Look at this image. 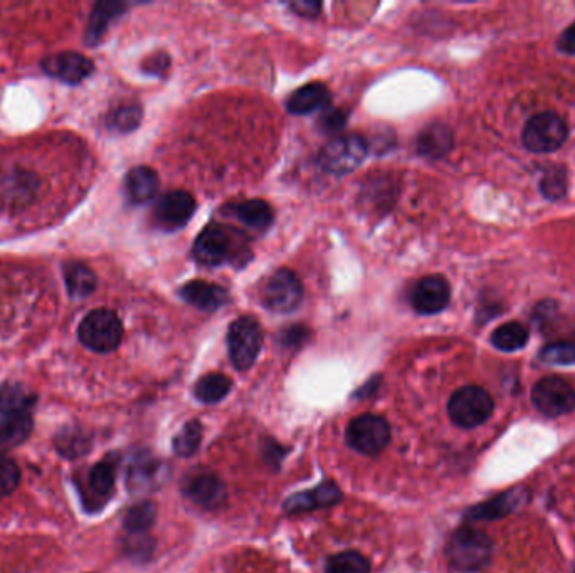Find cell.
Instances as JSON below:
<instances>
[{"instance_id": "ab89813d", "label": "cell", "mask_w": 575, "mask_h": 573, "mask_svg": "<svg viewBox=\"0 0 575 573\" xmlns=\"http://www.w3.org/2000/svg\"><path fill=\"white\" fill-rule=\"evenodd\" d=\"M291 11L298 14L301 17H310V19H315V17L322 11V4L318 2H310V0H300V2H291Z\"/></svg>"}, {"instance_id": "ba28073f", "label": "cell", "mask_w": 575, "mask_h": 573, "mask_svg": "<svg viewBox=\"0 0 575 573\" xmlns=\"http://www.w3.org/2000/svg\"><path fill=\"white\" fill-rule=\"evenodd\" d=\"M535 409L545 417H560L575 409V390L560 377H545L532 390Z\"/></svg>"}, {"instance_id": "f35d334b", "label": "cell", "mask_w": 575, "mask_h": 573, "mask_svg": "<svg viewBox=\"0 0 575 573\" xmlns=\"http://www.w3.org/2000/svg\"><path fill=\"white\" fill-rule=\"evenodd\" d=\"M564 174H549L542 182V190L549 199H559L565 192Z\"/></svg>"}, {"instance_id": "603a6c76", "label": "cell", "mask_w": 575, "mask_h": 573, "mask_svg": "<svg viewBox=\"0 0 575 573\" xmlns=\"http://www.w3.org/2000/svg\"><path fill=\"white\" fill-rule=\"evenodd\" d=\"M125 9H127V6L120 4V2H100V4H96L95 11L91 14L90 24H88V32H86L88 43H98L108 26H110L111 21H115Z\"/></svg>"}, {"instance_id": "4fadbf2b", "label": "cell", "mask_w": 575, "mask_h": 573, "mask_svg": "<svg viewBox=\"0 0 575 573\" xmlns=\"http://www.w3.org/2000/svg\"><path fill=\"white\" fill-rule=\"evenodd\" d=\"M39 179L32 172L12 169L0 177V202L6 206L22 207L39 194Z\"/></svg>"}, {"instance_id": "ee69618b", "label": "cell", "mask_w": 575, "mask_h": 573, "mask_svg": "<svg viewBox=\"0 0 575 573\" xmlns=\"http://www.w3.org/2000/svg\"><path fill=\"white\" fill-rule=\"evenodd\" d=\"M572 573H575V565H574V570H572Z\"/></svg>"}, {"instance_id": "9a60e30c", "label": "cell", "mask_w": 575, "mask_h": 573, "mask_svg": "<svg viewBox=\"0 0 575 573\" xmlns=\"http://www.w3.org/2000/svg\"><path fill=\"white\" fill-rule=\"evenodd\" d=\"M528 500V491L523 488L510 489L502 495L495 496L491 500L473 506L466 511V518L471 521H491L500 520L505 516L512 515L520 506L525 505Z\"/></svg>"}, {"instance_id": "484cf974", "label": "cell", "mask_w": 575, "mask_h": 573, "mask_svg": "<svg viewBox=\"0 0 575 573\" xmlns=\"http://www.w3.org/2000/svg\"><path fill=\"white\" fill-rule=\"evenodd\" d=\"M528 337L530 333H528L527 326L518 321H512V323H505L500 328H496L491 335V343L493 347L502 352H517L527 345Z\"/></svg>"}, {"instance_id": "7402d4cb", "label": "cell", "mask_w": 575, "mask_h": 573, "mask_svg": "<svg viewBox=\"0 0 575 573\" xmlns=\"http://www.w3.org/2000/svg\"><path fill=\"white\" fill-rule=\"evenodd\" d=\"M233 214L238 221L243 222L244 226L253 229V231H266L275 221V214H273L270 204L259 199L246 200V202L234 206Z\"/></svg>"}, {"instance_id": "5bb4252c", "label": "cell", "mask_w": 575, "mask_h": 573, "mask_svg": "<svg viewBox=\"0 0 575 573\" xmlns=\"http://www.w3.org/2000/svg\"><path fill=\"white\" fill-rule=\"evenodd\" d=\"M43 69L49 76L61 79L68 85H78L93 73L91 59L78 53H59L44 59Z\"/></svg>"}, {"instance_id": "e575fe53", "label": "cell", "mask_w": 575, "mask_h": 573, "mask_svg": "<svg viewBox=\"0 0 575 573\" xmlns=\"http://www.w3.org/2000/svg\"><path fill=\"white\" fill-rule=\"evenodd\" d=\"M88 444H90L88 437L83 436L80 431H71V429L59 434L58 439H56L59 453L66 458H76V456L86 453Z\"/></svg>"}, {"instance_id": "d6986e66", "label": "cell", "mask_w": 575, "mask_h": 573, "mask_svg": "<svg viewBox=\"0 0 575 573\" xmlns=\"http://www.w3.org/2000/svg\"><path fill=\"white\" fill-rule=\"evenodd\" d=\"M330 103V91L323 83H310L296 90L286 101V110L293 115H308Z\"/></svg>"}, {"instance_id": "6da1fadb", "label": "cell", "mask_w": 575, "mask_h": 573, "mask_svg": "<svg viewBox=\"0 0 575 573\" xmlns=\"http://www.w3.org/2000/svg\"><path fill=\"white\" fill-rule=\"evenodd\" d=\"M493 543L485 531L459 528L449 538L446 558L454 570L461 573L480 572L490 563Z\"/></svg>"}, {"instance_id": "52a82bcc", "label": "cell", "mask_w": 575, "mask_h": 573, "mask_svg": "<svg viewBox=\"0 0 575 573\" xmlns=\"http://www.w3.org/2000/svg\"><path fill=\"white\" fill-rule=\"evenodd\" d=\"M261 295L266 308L275 313H291L303 300V286L293 271L278 269L264 283Z\"/></svg>"}, {"instance_id": "836d02e7", "label": "cell", "mask_w": 575, "mask_h": 573, "mask_svg": "<svg viewBox=\"0 0 575 573\" xmlns=\"http://www.w3.org/2000/svg\"><path fill=\"white\" fill-rule=\"evenodd\" d=\"M157 473H159V463L155 459L142 456L130 468V483L135 488H145L153 483V479L157 478Z\"/></svg>"}, {"instance_id": "d6a6232c", "label": "cell", "mask_w": 575, "mask_h": 573, "mask_svg": "<svg viewBox=\"0 0 575 573\" xmlns=\"http://www.w3.org/2000/svg\"><path fill=\"white\" fill-rule=\"evenodd\" d=\"M540 360L549 365H572L575 363V340H559L545 345Z\"/></svg>"}, {"instance_id": "d590c367", "label": "cell", "mask_w": 575, "mask_h": 573, "mask_svg": "<svg viewBox=\"0 0 575 573\" xmlns=\"http://www.w3.org/2000/svg\"><path fill=\"white\" fill-rule=\"evenodd\" d=\"M19 483H21V469L16 461L0 456V498L12 495Z\"/></svg>"}, {"instance_id": "83f0119b", "label": "cell", "mask_w": 575, "mask_h": 573, "mask_svg": "<svg viewBox=\"0 0 575 573\" xmlns=\"http://www.w3.org/2000/svg\"><path fill=\"white\" fill-rule=\"evenodd\" d=\"M233 387V382L229 377L222 374H209L202 377L196 385L197 399L206 402V404H214L219 400L224 399L229 390Z\"/></svg>"}, {"instance_id": "4dcf8cb0", "label": "cell", "mask_w": 575, "mask_h": 573, "mask_svg": "<svg viewBox=\"0 0 575 573\" xmlns=\"http://www.w3.org/2000/svg\"><path fill=\"white\" fill-rule=\"evenodd\" d=\"M115 478H117L115 464L110 463V461H101V463L96 464L90 473L91 493L100 496V498L110 496L111 491L115 488Z\"/></svg>"}, {"instance_id": "60d3db41", "label": "cell", "mask_w": 575, "mask_h": 573, "mask_svg": "<svg viewBox=\"0 0 575 573\" xmlns=\"http://www.w3.org/2000/svg\"><path fill=\"white\" fill-rule=\"evenodd\" d=\"M170 59L167 54L160 53L155 54L152 58L148 59L143 69L147 71L148 74H155V76H160L164 74L167 69H169Z\"/></svg>"}, {"instance_id": "277c9868", "label": "cell", "mask_w": 575, "mask_h": 573, "mask_svg": "<svg viewBox=\"0 0 575 573\" xmlns=\"http://www.w3.org/2000/svg\"><path fill=\"white\" fill-rule=\"evenodd\" d=\"M229 357L238 370H248L256 362L263 347V330L254 316L244 315L234 320L227 333Z\"/></svg>"}, {"instance_id": "d4e9b609", "label": "cell", "mask_w": 575, "mask_h": 573, "mask_svg": "<svg viewBox=\"0 0 575 573\" xmlns=\"http://www.w3.org/2000/svg\"><path fill=\"white\" fill-rule=\"evenodd\" d=\"M64 278L68 284L69 295L73 298H86L96 288L95 273L86 264L78 263V261L66 264Z\"/></svg>"}, {"instance_id": "e0dca14e", "label": "cell", "mask_w": 575, "mask_h": 573, "mask_svg": "<svg viewBox=\"0 0 575 573\" xmlns=\"http://www.w3.org/2000/svg\"><path fill=\"white\" fill-rule=\"evenodd\" d=\"M184 493L196 505L216 506L224 498V486L216 474H194L185 481Z\"/></svg>"}, {"instance_id": "7c38bea8", "label": "cell", "mask_w": 575, "mask_h": 573, "mask_svg": "<svg viewBox=\"0 0 575 573\" xmlns=\"http://www.w3.org/2000/svg\"><path fill=\"white\" fill-rule=\"evenodd\" d=\"M196 200L184 190H172L162 195L155 206V219L169 231L184 227L196 212Z\"/></svg>"}, {"instance_id": "b9f144b4", "label": "cell", "mask_w": 575, "mask_h": 573, "mask_svg": "<svg viewBox=\"0 0 575 573\" xmlns=\"http://www.w3.org/2000/svg\"><path fill=\"white\" fill-rule=\"evenodd\" d=\"M306 337H308V332H306L305 326H293V328L283 333V342H285L286 347L300 345L303 342V338Z\"/></svg>"}, {"instance_id": "3957f363", "label": "cell", "mask_w": 575, "mask_h": 573, "mask_svg": "<svg viewBox=\"0 0 575 573\" xmlns=\"http://www.w3.org/2000/svg\"><path fill=\"white\" fill-rule=\"evenodd\" d=\"M493 409V397L478 385H468L456 390L448 404L449 419L463 429H473L485 424L493 414Z\"/></svg>"}, {"instance_id": "ac0fdd59", "label": "cell", "mask_w": 575, "mask_h": 573, "mask_svg": "<svg viewBox=\"0 0 575 573\" xmlns=\"http://www.w3.org/2000/svg\"><path fill=\"white\" fill-rule=\"evenodd\" d=\"M32 416L31 412H16L6 414L0 419V453H6L12 447L21 446L31 436Z\"/></svg>"}, {"instance_id": "f1b7e54d", "label": "cell", "mask_w": 575, "mask_h": 573, "mask_svg": "<svg viewBox=\"0 0 575 573\" xmlns=\"http://www.w3.org/2000/svg\"><path fill=\"white\" fill-rule=\"evenodd\" d=\"M155 516H157L155 505L150 501H143L127 511L123 525L132 535H142L153 525Z\"/></svg>"}, {"instance_id": "44dd1931", "label": "cell", "mask_w": 575, "mask_h": 573, "mask_svg": "<svg viewBox=\"0 0 575 573\" xmlns=\"http://www.w3.org/2000/svg\"><path fill=\"white\" fill-rule=\"evenodd\" d=\"M342 495L337 486L333 483H325L312 489L303 495L291 496L290 500L285 503V510L290 513H303V511L315 510L322 506H330L340 501Z\"/></svg>"}, {"instance_id": "8992f818", "label": "cell", "mask_w": 575, "mask_h": 573, "mask_svg": "<svg viewBox=\"0 0 575 573\" xmlns=\"http://www.w3.org/2000/svg\"><path fill=\"white\" fill-rule=\"evenodd\" d=\"M569 137V127L555 113H540L528 120L523 130V145L533 153H550L559 150Z\"/></svg>"}, {"instance_id": "1f68e13d", "label": "cell", "mask_w": 575, "mask_h": 573, "mask_svg": "<svg viewBox=\"0 0 575 573\" xmlns=\"http://www.w3.org/2000/svg\"><path fill=\"white\" fill-rule=\"evenodd\" d=\"M202 426L199 421H190L185 424L184 429L177 434L174 439V451L179 456H192L196 453L197 447L201 446Z\"/></svg>"}, {"instance_id": "7bdbcfd3", "label": "cell", "mask_w": 575, "mask_h": 573, "mask_svg": "<svg viewBox=\"0 0 575 573\" xmlns=\"http://www.w3.org/2000/svg\"><path fill=\"white\" fill-rule=\"evenodd\" d=\"M559 48L564 53L575 54V22L560 36Z\"/></svg>"}, {"instance_id": "5b68a950", "label": "cell", "mask_w": 575, "mask_h": 573, "mask_svg": "<svg viewBox=\"0 0 575 573\" xmlns=\"http://www.w3.org/2000/svg\"><path fill=\"white\" fill-rule=\"evenodd\" d=\"M369 145L360 135H340L325 145L318 162L330 174L345 175L362 165Z\"/></svg>"}, {"instance_id": "9c48e42d", "label": "cell", "mask_w": 575, "mask_h": 573, "mask_svg": "<svg viewBox=\"0 0 575 573\" xmlns=\"http://www.w3.org/2000/svg\"><path fill=\"white\" fill-rule=\"evenodd\" d=\"M389 439H391V427L386 419L379 416L365 414L354 419L347 427V441L350 446L367 456L382 453Z\"/></svg>"}, {"instance_id": "f546056e", "label": "cell", "mask_w": 575, "mask_h": 573, "mask_svg": "<svg viewBox=\"0 0 575 573\" xmlns=\"http://www.w3.org/2000/svg\"><path fill=\"white\" fill-rule=\"evenodd\" d=\"M325 573H370V563L359 552H343L328 560Z\"/></svg>"}, {"instance_id": "ffe728a7", "label": "cell", "mask_w": 575, "mask_h": 573, "mask_svg": "<svg viewBox=\"0 0 575 573\" xmlns=\"http://www.w3.org/2000/svg\"><path fill=\"white\" fill-rule=\"evenodd\" d=\"M159 175L150 167H135L130 170L125 180L128 199L133 204H147L159 190Z\"/></svg>"}, {"instance_id": "74e56055", "label": "cell", "mask_w": 575, "mask_h": 573, "mask_svg": "<svg viewBox=\"0 0 575 573\" xmlns=\"http://www.w3.org/2000/svg\"><path fill=\"white\" fill-rule=\"evenodd\" d=\"M349 118V111L345 110H327L320 118V127L325 133H337L345 127Z\"/></svg>"}, {"instance_id": "7a4b0ae2", "label": "cell", "mask_w": 575, "mask_h": 573, "mask_svg": "<svg viewBox=\"0 0 575 573\" xmlns=\"http://www.w3.org/2000/svg\"><path fill=\"white\" fill-rule=\"evenodd\" d=\"M78 337L93 352L108 353L122 343L123 325L117 313L111 310L91 311L81 321Z\"/></svg>"}, {"instance_id": "4316f807", "label": "cell", "mask_w": 575, "mask_h": 573, "mask_svg": "<svg viewBox=\"0 0 575 573\" xmlns=\"http://www.w3.org/2000/svg\"><path fill=\"white\" fill-rule=\"evenodd\" d=\"M36 397L29 394L21 385H6L0 390V414H16V412H31Z\"/></svg>"}, {"instance_id": "8d00e7d4", "label": "cell", "mask_w": 575, "mask_h": 573, "mask_svg": "<svg viewBox=\"0 0 575 573\" xmlns=\"http://www.w3.org/2000/svg\"><path fill=\"white\" fill-rule=\"evenodd\" d=\"M142 108L138 105H125L111 116V125L118 132L128 133L135 130L142 121Z\"/></svg>"}, {"instance_id": "cb8c5ba5", "label": "cell", "mask_w": 575, "mask_h": 573, "mask_svg": "<svg viewBox=\"0 0 575 573\" xmlns=\"http://www.w3.org/2000/svg\"><path fill=\"white\" fill-rule=\"evenodd\" d=\"M453 147V135L444 125H433L421 133L417 148L419 153L428 158H441Z\"/></svg>"}, {"instance_id": "30bf717a", "label": "cell", "mask_w": 575, "mask_h": 573, "mask_svg": "<svg viewBox=\"0 0 575 573\" xmlns=\"http://www.w3.org/2000/svg\"><path fill=\"white\" fill-rule=\"evenodd\" d=\"M236 246L231 234L224 227L211 224L199 234L194 242V258L197 263L204 266H221V264L234 263L236 259Z\"/></svg>"}, {"instance_id": "2e32d148", "label": "cell", "mask_w": 575, "mask_h": 573, "mask_svg": "<svg viewBox=\"0 0 575 573\" xmlns=\"http://www.w3.org/2000/svg\"><path fill=\"white\" fill-rule=\"evenodd\" d=\"M182 300L199 310L216 311L227 303V291L219 284L206 281H190L180 290Z\"/></svg>"}, {"instance_id": "8fae6325", "label": "cell", "mask_w": 575, "mask_h": 573, "mask_svg": "<svg viewBox=\"0 0 575 573\" xmlns=\"http://www.w3.org/2000/svg\"><path fill=\"white\" fill-rule=\"evenodd\" d=\"M451 300L449 284L443 276L433 274L419 279L412 290V306L421 315H436L446 310Z\"/></svg>"}]
</instances>
